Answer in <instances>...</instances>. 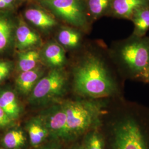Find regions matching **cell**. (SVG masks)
<instances>
[{"mask_svg": "<svg viewBox=\"0 0 149 149\" xmlns=\"http://www.w3.org/2000/svg\"><path fill=\"white\" fill-rule=\"evenodd\" d=\"M26 138L23 132L20 130H13L6 134L3 143L6 147L15 149L21 146L25 143Z\"/></svg>", "mask_w": 149, "mask_h": 149, "instance_id": "cell-21", "label": "cell"}, {"mask_svg": "<svg viewBox=\"0 0 149 149\" xmlns=\"http://www.w3.org/2000/svg\"><path fill=\"white\" fill-rule=\"evenodd\" d=\"M149 7V0H112L111 12L117 18L131 19L134 12Z\"/></svg>", "mask_w": 149, "mask_h": 149, "instance_id": "cell-8", "label": "cell"}, {"mask_svg": "<svg viewBox=\"0 0 149 149\" xmlns=\"http://www.w3.org/2000/svg\"><path fill=\"white\" fill-rule=\"evenodd\" d=\"M43 4L70 24L81 28L87 25L86 8L82 0H47L43 1Z\"/></svg>", "mask_w": 149, "mask_h": 149, "instance_id": "cell-6", "label": "cell"}, {"mask_svg": "<svg viewBox=\"0 0 149 149\" xmlns=\"http://www.w3.org/2000/svg\"><path fill=\"white\" fill-rule=\"evenodd\" d=\"M116 69L125 81L145 83L149 68V37H130L114 43L108 50Z\"/></svg>", "mask_w": 149, "mask_h": 149, "instance_id": "cell-3", "label": "cell"}, {"mask_svg": "<svg viewBox=\"0 0 149 149\" xmlns=\"http://www.w3.org/2000/svg\"><path fill=\"white\" fill-rule=\"evenodd\" d=\"M25 17L33 25L43 29L52 28L57 24L56 20L52 16L39 9H28L25 12Z\"/></svg>", "mask_w": 149, "mask_h": 149, "instance_id": "cell-11", "label": "cell"}, {"mask_svg": "<svg viewBox=\"0 0 149 149\" xmlns=\"http://www.w3.org/2000/svg\"><path fill=\"white\" fill-rule=\"evenodd\" d=\"M109 100L79 98L64 103L68 137L84 136L91 130L99 128L104 109Z\"/></svg>", "mask_w": 149, "mask_h": 149, "instance_id": "cell-4", "label": "cell"}, {"mask_svg": "<svg viewBox=\"0 0 149 149\" xmlns=\"http://www.w3.org/2000/svg\"><path fill=\"white\" fill-rule=\"evenodd\" d=\"M43 70L39 67L22 72L16 79V86L19 92L24 95L31 93L38 81L41 79Z\"/></svg>", "mask_w": 149, "mask_h": 149, "instance_id": "cell-10", "label": "cell"}, {"mask_svg": "<svg viewBox=\"0 0 149 149\" xmlns=\"http://www.w3.org/2000/svg\"><path fill=\"white\" fill-rule=\"evenodd\" d=\"M0 107L12 120L17 119L20 114V107L14 92L4 91L0 93Z\"/></svg>", "mask_w": 149, "mask_h": 149, "instance_id": "cell-14", "label": "cell"}, {"mask_svg": "<svg viewBox=\"0 0 149 149\" xmlns=\"http://www.w3.org/2000/svg\"><path fill=\"white\" fill-rule=\"evenodd\" d=\"M11 64L6 61H0V82L4 80L11 71Z\"/></svg>", "mask_w": 149, "mask_h": 149, "instance_id": "cell-22", "label": "cell"}, {"mask_svg": "<svg viewBox=\"0 0 149 149\" xmlns=\"http://www.w3.org/2000/svg\"><path fill=\"white\" fill-rule=\"evenodd\" d=\"M125 81L109 57L88 51L81 58L73 71V89L80 98L110 100L124 96Z\"/></svg>", "mask_w": 149, "mask_h": 149, "instance_id": "cell-2", "label": "cell"}, {"mask_svg": "<svg viewBox=\"0 0 149 149\" xmlns=\"http://www.w3.org/2000/svg\"><path fill=\"white\" fill-rule=\"evenodd\" d=\"M31 143L33 146L41 144L49 134L40 116L31 119L27 124Z\"/></svg>", "mask_w": 149, "mask_h": 149, "instance_id": "cell-12", "label": "cell"}, {"mask_svg": "<svg viewBox=\"0 0 149 149\" xmlns=\"http://www.w3.org/2000/svg\"><path fill=\"white\" fill-rule=\"evenodd\" d=\"M39 52L35 50H28L19 54L18 68L22 72L34 69L40 60Z\"/></svg>", "mask_w": 149, "mask_h": 149, "instance_id": "cell-16", "label": "cell"}, {"mask_svg": "<svg viewBox=\"0 0 149 149\" xmlns=\"http://www.w3.org/2000/svg\"><path fill=\"white\" fill-rule=\"evenodd\" d=\"M43 1H47V0H43Z\"/></svg>", "mask_w": 149, "mask_h": 149, "instance_id": "cell-28", "label": "cell"}, {"mask_svg": "<svg viewBox=\"0 0 149 149\" xmlns=\"http://www.w3.org/2000/svg\"><path fill=\"white\" fill-rule=\"evenodd\" d=\"M58 38L60 44L66 48H76L79 46L81 42L80 33L71 29L61 30Z\"/></svg>", "mask_w": 149, "mask_h": 149, "instance_id": "cell-19", "label": "cell"}, {"mask_svg": "<svg viewBox=\"0 0 149 149\" xmlns=\"http://www.w3.org/2000/svg\"><path fill=\"white\" fill-rule=\"evenodd\" d=\"M13 32L12 22L6 17L0 15V52L5 50L9 45Z\"/></svg>", "mask_w": 149, "mask_h": 149, "instance_id": "cell-18", "label": "cell"}, {"mask_svg": "<svg viewBox=\"0 0 149 149\" xmlns=\"http://www.w3.org/2000/svg\"><path fill=\"white\" fill-rule=\"evenodd\" d=\"M145 84H149V70H148V74H147V76L146 78V80L145 81Z\"/></svg>", "mask_w": 149, "mask_h": 149, "instance_id": "cell-26", "label": "cell"}, {"mask_svg": "<svg viewBox=\"0 0 149 149\" xmlns=\"http://www.w3.org/2000/svg\"><path fill=\"white\" fill-rule=\"evenodd\" d=\"M16 36L17 47L23 51L30 50L40 42L39 36L24 22H21L18 25Z\"/></svg>", "mask_w": 149, "mask_h": 149, "instance_id": "cell-9", "label": "cell"}, {"mask_svg": "<svg viewBox=\"0 0 149 149\" xmlns=\"http://www.w3.org/2000/svg\"><path fill=\"white\" fill-rule=\"evenodd\" d=\"M133 22V36L144 37L149 29V7L140 8L135 11L131 19Z\"/></svg>", "mask_w": 149, "mask_h": 149, "instance_id": "cell-15", "label": "cell"}, {"mask_svg": "<svg viewBox=\"0 0 149 149\" xmlns=\"http://www.w3.org/2000/svg\"><path fill=\"white\" fill-rule=\"evenodd\" d=\"M43 57L47 63L54 69H59L65 63L64 49L57 43H49L43 52Z\"/></svg>", "mask_w": 149, "mask_h": 149, "instance_id": "cell-13", "label": "cell"}, {"mask_svg": "<svg viewBox=\"0 0 149 149\" xmlns=\"http://www.w3.org/2000/svg\"><path fill=\"white\" fill-rule=\"evenodd\" d=\"M40 149H60L58 147L56 146L55 145H49V146H45L43 148Z\"/></svg>", "mask_w": 149, "mask_h": 149, "instance_id": "cell-25", "label": "cell"}, {"mask_svg": "<svg viewBox=\"0 0 149 149\" xmlns=\"http://www.w3.org/2000/svg\"><path fill=\"white\" fill-rule=\"evenodd\" d=\"M67 83L66 76L60 69H54L38 81L31 93L33 104L47 103L63 94Z\"/></svg>", "mask_w": 149, "mask_h": 149, "instance_id": "cell-5", "label": "cell"}, {"mask_svg": "<svg viewBox=\"0 0 149 149\" xmlns=\"http://www.w3.org/2000/svg\"><path fill=\"white\" fill-rule=\"evenodd\" d=\"M74 149H84V148L83 146V145L82 144L81 145H79L77 146Z\"/></svg>", "mask_w": 149, "mask_h": 149, "instance_id": "cell-27", "label": "cell"}, {"mask_svg": "<svg viewBox=\"0 0 149 149\" xmlns=\"http://www.w3.org/2000/svg\"><path fill=\"white\" fill-rule=\"evenodd\" d=\"M100 129L105 149H149V107L124 96L111 99Z\"/></svg>", "mask_w": 149, "mask_h": 149, "instance_id": "cell-1", "label": "cell"}, {"mask_svg": "<svg viewBox=\"0 0 149 149\" xmlns=\"http://www.w3.org/2000/svg\"><path fill=\"white\" fill-rule=\"evenodd\" d=\"M84 136V149H105L104 139L100 127L89 131Z\"/></svg>", "mask_w": 149, "mask_h": 149, "instance_id": "cell-17", "label": "cell"}, {"mask_svg": "<svg viewBox=\"0 0 149 149\" xmlns=\"http://www.w3.org/2000/svg\"><path fill=\"white\" fill-rule=\"evenodd\" d=\"M12 120L8 117L5 112L0 107V127H5L10 125Z\"/></svg>", "mask_w": 149, "mask_h": 149, "instance_id": "cell-23", "label": "cell"}, {"mask_svg": "<svg viewBox=\"0 0 149 149\" xmlns=\"http://www.w3.org/2000/svg\"><path fill=\"white\" fill-rule=\"evenodd\" d=\"M112 0H87V7L95 18L100 17L111 11Z\"/></svg>", "mask_w": 149, "mask_h": 149, "instance_id": "cell-20", "label": "cell"}, {"mask_svg": "<svg viewBox=\"0 0 149 149\" xmlns=\"http://www.w3.org/2000/svg\"><path fill=\"white\" fill-rule=\"evenodd\" d=\"M40 117L49 134L56 138L68 137L66 114L63 103L50 107Z\"/></svg>", "mask_w": 149, "mask_h": 149, "instance_id": "cell-7", "label": "cell"}, {"mask_svg": "<svg viewBox=\"0 0 149 149\" xmlns=\"http://www.w3.org/2000/svg\"><path fill=\"white\" fill-rule=\"evenodd\" d=\"M15 0H0V10H7L12 8Z\"/></svg>", "mask_w": 149, "mask_h": 149, "instance_id": "cell-24", "label": "cell"}]
</instances>
